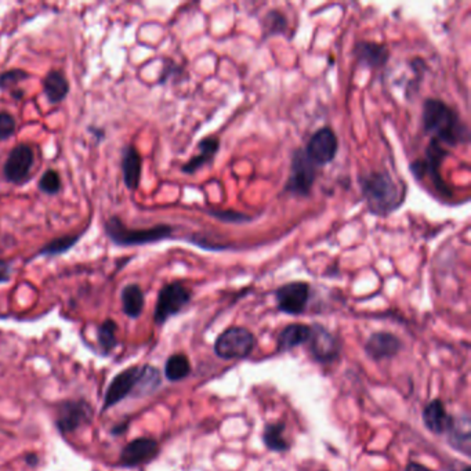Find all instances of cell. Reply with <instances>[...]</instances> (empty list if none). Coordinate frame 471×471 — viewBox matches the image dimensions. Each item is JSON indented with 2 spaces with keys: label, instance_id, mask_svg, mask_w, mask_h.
Returning a JSON list of instances; mask_svg holds the SVG:
<instances>
[{
  "label": "cell",
  "instance_id": "6da1fadb",
  "mask_svg": "<svg viewBox=\"0 0 471 471\" xmlns=\"http://www.w3.org/2000/svg\"><path fill=\"white\" fill-rule=\"evenodd\" d=\"M422 126L426 135L447 147H457L470 141L469 126L460 115L440 98H426L422 111Z\"/></svg>",
  "mask_w": 471,
  "mask_h": 471
},
{
  "label": "cell",
  "instance_id": "7a4b0ae2",
  "mask_svg": "<svg viewBox=\"0 0 471 471\" xmlns=\"http://www.w3.org/2000/svg\"><path fill=\"white\" fill-rule=\"evenodd\" d=\"M359 184L362 198L375 216H388L404 203L406 188L400 190L385 170L371 172L359 177Z\"/></svg>",
  "mask_w": 471,
  "mask_h": 471
},
{
  "label": "cell",
  "instance_id": "3957f363",
  "mask_svg": "<svg viewBox=\"0 0 471 471\" xmlns=\"http://www.w3.org/2000/svg\"><path fill=\"white\" fill-rule=\"evenodd\" d=\"M104 231L113 245L122 247H143L157 244L173 237L175 228L169 224H157L150 228H129L118 216H111L104 223Z\"/></svg>",
  "mask_w": 471,
  "mask_h": 471
},
{
  "label": "cell",
  "instance_id": "277c9868",
  "mask_svg": "<svg viewBox=\"0 0 471 471\" xmlns=\"http://www.w3.org/2000/svg\"><path fill=\"white\" fill-rule=\"evenodd\" d=\"M316 181V166L307 157L304 148H297L292 154L291 173L284 191L293 197L306 198L310 195Z\"/></svg>",
  "mask_w": 471,
  "mask_h": 471
},
{
  "label": "cell",
  "instance_id": "5b68a950",
  "mask_svg": "<svg viewBox=\"0 0 471 471\" xmlns=\"http://www.w3.org/2000/svg\"><path fill=\"white\" fill-rule=\"evenodd\" d=\"M256 347V337L242 326H232L214 341V354L219 358L244 359L247 358Z\"/></svg>",
  "mask_w": 471,
  "mask_h": 471
},
{
  "label": "cell",
  "instance_id": "8992f818",
  "mask_svg": "<svg viewBox=\"0 0 471 471\" xmlns=\"http://www.w3.org/2000/svg\"><path fill=\"white\" fill-rule=\"evenodd\" d=\"M192 300V291L179 281L166 284L157 293L154 321L163 325L169 318L181 313Z\"/></svg>",
  "mask_w": 471,
  "mask_h": 471
},
{
  "label": "cell",
  "instance_id": "52a82bcc",
  "mask_svg": "<svg viewBox=\"0 0 471 471\" xmlns=\"http://www.w3.org/2000/svg\"><path fill=\"white\" fill-rule=\"evenodd\" d=\"M448 155V150H445L444 145H441L440 143H437L435 140L431 138V141H430V144L426 148L425 159H419V160L410 163V172L413 173L415 177L422 179L426 175L430 176V179L434 182L435 188L445 197L450 195V191H449L448 187L445 185L444 180L441 179L440 169H441L442 160Z\"/></svg>",
  "mask_w": 471,
  "mask_h": 471
},
{
  "label": "cell",
  "instance_id": "ba28073f",
  "mask_svg": "<svg viewBox=\"0 0 471 471\" xmlns=\"http://www.w3.org/2000/svg\"><path fill=\"white\" fill-rule=\"evenodd\" d=\"M274 294L278 310L281 313L288 315H301L307 309L311 296V286L309 282L294 281L279 286Z\"/></svg>",
  "mask_w": 471,
  "mask_h": 471
},
{
  "label": "cell",
  "instance_id": "9c48e42d",
  "mask_svg": "<svg viewBox=\"0 0 471 471\" xmlns=\"http://www.w3.org/2000/svg\"><path fill=\"white\" fill-rule=\"evenodd\" d=\"M33 150L31 145L20 143L7 155L3 165V177L14 185H21L26 182L31 176L33 166Z\"/></svg>",
  "mask_w": 471,
  "mask_h": 471
},
{
  "label": "cell",
  "instance_id": "30bf717a",
  "mask_svg": "<svg viewBox=\"0 0 471 471\" xmlns=\"http://www.w3.org/2000/svg\"><path fill=\"white\" fill-rule=\"evenodd\" d=\"M337 150L338 140L336 133L328 126L318 129L304 148L307 157L314 162L316 167L331 163L336 157Z\"/></svg>",
  "mask_w": 471,
  "mask_h": 471
},
{
  "label": "cell",
  "instance_id": "8fae6325",
  "mask_svg": "<svg viewBox=\"0 0 471 471\" xmlns=\"http://www.w3.org/2000/svg\"><path fill=\"white\" fill-rule=\"evenodd\" d=\"M307 343L310 344L311 357L316 362L329 363L336 361L340 356V344L337 337L319 324L311 326V336Z\"/></svg>",
  "mask_w": 471,
  "mask_h": 471
},
{
  "label": "cell",
  "instance_id": "7c38bea8",
  "mask_svg": "<svg viewBox=\"0 0 471 471\" xmlns=\"http://www.w3.org/2000/svg\"><path fill=\"white\" fill-rule=\"evenodd\" d=\"M140 373H141L140 366H132L116 375L107 390L103 409L107 410L118 404L119 401H122L123 398H126L135 390Z\"/></svg>",
  "mask_w": 471,
  "mask_h": 471
},
{
  "label": "cell",
  "instance_id": "4fadbf2b",
  "mask_svg": "<svg viewBox=\"0 0 471 471\" xmlns=\"http://www.w3.org/2000/svg\"><path fill=\"white\" fill-rule=\"evenodd\" d=\"M159 453V445L152 438H137L129 442L120 453V463L135 467L154 460Z\"/></svg>",
  "mask_w": 471,
  "mask_h": 471
},
{
  "label": "cell",
  "instance_id": "5bb4252c",
  "mask_svg": "<svg viewBox=\"0 0 471 471\" xmlns=\"http://www.w3.org/2000/svg\"><path fill=\"white\" fill-rule=\"evenodd\" d=\"M403 346L400 337L390 332H376L368 338L365 353L373 361H382L395 357L403 350Z\"/></svg>",
  "mask_w": 471,
  "mask_h": 471
},
{
  "label": "cell",
  "instance_id": "9a60e30c",
  "mask_svg": "<svg viewBox=\"0 0 471 471\" xmlns=\"http://www.w3.org/2000/svg\"><path fill=\"white\" fill-rule=\"evenodd\" d=\"M354 56L361 67L382 69L390 60V51L385 45L362 41L354 46Z\"/></svg>",
  "mask_w": 471,
  "mask_h": 471
},
{
  "label": "cell",
  "instance_id": "2e32d148",
  "mask_svg": "<svg viewBox=\"0 0 471 471\" xmlns=\"http://www.w3.org/2000/svg\"><path fill=\"white\" fill-rule=\"evenodd\" d=\"M198 154L191 157L181 166V172L185 175H194L203 166L213 162V159L220 151V138L217 135H207L203 137L198 143Z\"/></svg>",
  "mask_w": 471,
  "mask_h": 471
},
{
  "label": "cell",
  "instance_id": "e0dca14e",
  "mask_svg": "<svg viewBox=\"0 0 471 471\" xmlns=\"http://www.w3.org/2000/svg\"><path fill=\"white\" fill-rule=\"evenodd\" d=\"M120 169L126 188L130 191H135L140 187V181H141L143 157L133 144H129L122 150Z\"/></svg>",
  "mask_w": 471,
  "mask_h": 471
},
{
  "label": "cell",
  "instance_id": "ac0fdd59",
  "mask_svg": "<svg viewBox=\"0 0 471 471\" xmlns=\"http://www.w3.org/2000/svg\"><path fill=\"white\" fill-rule=\"evenodd\" d=\"M91 416V409L86 403H67L60 409L57 426L63 433H71L88 423Z\"/></svg>",
  "mask_w": 471,
  "mask_h": 471
},
{
  "label": "cell",
  "instance_id": "d6986e66",
  "mask_svg": "<svg viewBox=\"0 0 471 471\" xmlns=\"http://www.w3.org/2000/svg\"><path fill=\"white\" fill-rule=\"evenodd\" d=\"M423 423L434 434H445L453 423L441 400H433L423 409Z\"/></svg>",
  "mask_w": 471,
  "mask_h": 471
},
{
  "label": "cell",
  "instance_id": "ffe728a7",
  "mask_svg": "<svg viewBox=\"0 0 471 471\" xmlns=\"http://www.w3.org/2000/svg\"><path fill=\"white\" fill-rule=\"evenodd\" d=\"M311 336V326L306 324H291L278 336V351H291L307 343Z\"/></svg>",
  "mask_w": 471,
  "mask_h": 471
},
{
  "label": "cell",
  "instance_id": "44dd1931",
  "mask_svg": "<svg viewBox=\"0 0 471 471\" xmlns=\"http://www.w3.org/2000/svg\"><path fill=\"white\" fill-rule=\"evenodd\" d=\"M43 93L50 104H60L69 93V82L60 71H50L43 78Z\"/></svg>",
  "mask_w": 471,
  "mask_h": 471
},
{
  "label": "cell",
  "instance_id": "7402d4cb",
  "mask_svg": "<svg viewBox=\"0 0 471 471\" xmlns=\"http://www.w3.org/2000/svg\"><path fill=\"white\" fill-rule=\"evenodd\" d=\"M122 310L129 318H138L145 304L144 292L137 284H129L123 288L122 294Z\"/></svg>",
  "mask_w": 471,
  "mask_h": 471
},
{
  "label": "cell",
  "instance_id": "603a6c76",
  "mask_svg": "<svg viewBox=\"0 0 471 471\" xmlns=\"http://www.w3.org/2000/svg\"><path fill=\"white\" fill-rule=\"evenodd\" d=\"M470 420L466 418L465 425H462V418L455 419L448 430V442L465 455H470Z\"/></svg>",
  "mask_w": 471,
  "mask_h": 471
},
{
  "label": "cell",
  "instance_id": "cb8c5ba5",
  "mask_svg": "<svg viewBox=\"0 0 471 471\" xmlns=\"http://www.w3.org/2000/svg\"><path fill=\"white\" fill-rule=\"evenodd\" d=\"M285 423L274 422L264 427L263 442L272 452H288L291 449V442L284 437Z\"/></svg>",
  "mask_w": 471,
  "mask_h": 471
},
{
  "label": "cell",
  "instance_id": "d4e9b609",
  "mask_svg": "<svg viewBox=\"0 0 471 471\" xmlns=\"http://www.w3.org/2000/svg\"><path fill=\"white\" fill-rule=\"evenodd\" d=\"M83 234H85V231H82L81 234H68V235L54 238L50 242H47L45 247H41L38 250L36 256H48V257L60 256L75 247Z\"/></svg>",
  "mask_w": 471,
  "mask_h": 471
},
{
  "label": "cell",
  "instance_id": "484cf974",
  "mask_svg": "<svg viewBox=\"0 0 471 471\" xmlns=\"http://www.w3.org/2000/svg\"><path fill=\"white\" fill-rule=\"evenodd\" d=\"M263 39H267L271 36H278V35H285L288 32L289 23L288 19L284 13L279 10H269L263 19Z\"/></svg>",
  "mask_w": 471,
  "mask_h": 471
},
{
  "label": "cell",
  "instance_id": "4316f807",
  "mask_svg": "<svg viewBox=\"0 0 471 471\" xmlns=\"http://www.w3.org/2000/svg\"><path fill=\"white\" fill-rule=\"evenodd\" d=\"M191 373L190 359L184 354L170 356L165 365V376L170 382H180Z\"/></svg>",
  "mask_w": 471,
  "mask_h": 471
},
{
  "label": "cell",
  "instance_id": "83f0119b",
  "mask_svg": "<svg viewBox=\"0 0 471 471\" xmlns=\"http://www.w3.org/2000/svg\"><path fill=\"white\" fill-rule=\"evenodd\" d=\"M160 385V373L157 368L154 366H143L141 368V373L137 382V393L140 395H145V394H151L157 390V387Z\"/></svg>",
  "mask_w": 471,
  "mask_h": 471
},
{
  "label": "cell",
  "instance_id": "f1b7e54d",
  "mask_svg": "<svg viewBox=\"0 0 471 471\" xmlns=\"http://www.w3.org/2000/svg\"><path fill=\"white\" fill-rule=\"evenodd\" d=\"M116 331H118V325L113 319H107L98 328V333H97L98 343L105 354L113 351V347L116 346Z\"/></svg>",
  "mask_w": 471,
  "mask_h": 471
},
{
  "label": "cell",
  "instance_id": "f546056e",
  "mask_svg": "<svg viewBox=\"0 0 471 471\" xmlns=\"http://www.w3.org/2000/svg\"><path fill=\"white\" fill-rule=\"evenodd\" d=\"M31 78V73L21 68H13L0 73V90H14L17 86Z\"/></svg>",
  "mask_w": 471,
  "mask_h": 471
},
{
  "label": "cell",
  "instance_id": "4dcf8cb0",
  "mask_svg": "<svg viewBox=\"0 0 471 471\" xmlns=\"http://www.w3.org/2000/svg\"><path fill=\"white\" fill-rule=\"evenodd\" d=\"M38 187L46 195H57L63 188V181L60 177V173L54 169L46 170L38 182Z\"/></svg>",
  "mask_w": 471,
  "mask_h": 471
},
{
  "label": "cell",
  "instance_id": "1f68e13d",
  "mask_svg": "<svg viewBox=\"0 0 471 471\" xmlns=\"http://www.w3.org/2000/svg\"><path fill=\"white\" fill-rule=\"evenodd\" d=\"M206 213L223 223L229 224H247L252 222V217L249 214L237 210H206Z\"/></svg>",
  "mask_w": 471,
  "mask_h": 471
},
{
  "label": "cell",
  "instance_id": "d6a6232c",
  "mask_svg": "<svg viewBox=\"0 0 471 471\" xmlns=\"http://www.w3.org/2000/svg\"><path fill=\"white\" fill-rule=\"evenodd\" d=\"M17 130L16 118L11 113L0 111V141L11 138Z\"/></svg>",
  "mask_w": 471,
  "mask_h": 471
},
{
  "label": "cell",
  "instance_id": "836d02e7",
  "mask_svg": "<svg viewBox=\"0 0 471 471\" xmlns=\"http://www.w3.org/2000/svg\"><path fill=\"white\" fill-rule=\"evenodd\" d=\"M187 241L191 245L202 247L205 250H210V252H222V250L229 249V245H220L219 242H212L210 239H207L206 237H203L201 234H194V235L188 237Z\"/></svg>",
  "mask_w": 471,
  "mask_h": 471
},
{
  "label": "cell",
  "instance_id": "e575fe53",
  "mask_svg": "<svg viewBox=\"0 0 471 471\" xmlns=\"http://www.w3.org/2000/svg\"><path fill=\"white\" fill-rule=\"evenodd\" d=\"M11 275V266L6 260H0V284L9 282Z\"/></svg>",
  "mask_w": 471,
  "mask_h": 471
},
{
  "label": "cell",
  "instance_id": "d590c367",
  "mask_svg": "<svg viewBox=\"0 0 471 471\" xmlns=\"http://www.w3.org/2000/svg\"><path fill=\"white\" fill-rule=\"evenodd\" d=\"M89 132L91 135L95 137V141H97V143H101V141L105 138V132H104V129H101V128L90 126Z\"/></svg>",
  "mask_w": 471,
  "mask_h": 471
},
{
  "label": "cell",
  "instance_id": "8d00e7d4",
  "mask_svg": "<svg viewBox=\"0 0 471 471\" xmlns=\"http://www.w3.org/2000/svg\"><path fill=\"white\" fill-rule=\"evenodd\" d=\"M405 471H434V470H431V469H428V467H426V466H423V465H420V463H416V462H410V463H408V465H406V467H405Z\"/></svg>",
  "mask_w": 471,
  "mask_h": 471
},
{
  "label": "cell",
  "instance_id": "74e56055",
  "mask_svg": "<svg viewBox=\"0 0 471 471\" xmlns=\"http://www.w3.org/2000/svg\"><path fill=\"white\" fill-rule=\"evenodd\" d=\"M11 95H13L16 100H20V98H23L24 97V91L23 90L19 89L11 90Z\"/></svg>",
  "mask_w": 471,
  "mask_h": 471
},
{
  "label": "cell",
  "instance_id": "f35d334b",
  "mask_svg": "<svg viewBox=\"0 0 471 471\" xmlns=\"http://www.w3.org/2000/svg\"><path fill=\"white\" fill-rule=\"evenodd\" d=\"M463 471H471V469L469 467V466H467V467H466V469H465Z\"/></svg>",
  "mask_w": 471,
  "mask_h": 471
},
{
  "label": "cell",
  "instance_id": "ab89813d",
  "mask_svg": "<svg viewBox=\"0 0 471 471\" xmlns=\"http://www.w3.org/2000/svg\"><path fill=\"white\" fill-rule=\"evenodd\" d=\"M321 471H326V470H321Z\"/></svg>",
  "mask_w": 471,
  "mask_h": 471
}]
</instances>
